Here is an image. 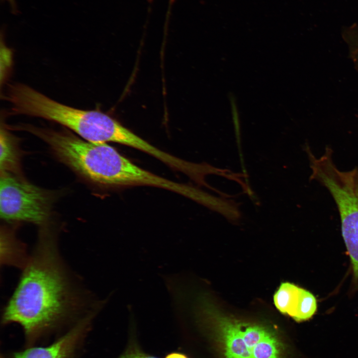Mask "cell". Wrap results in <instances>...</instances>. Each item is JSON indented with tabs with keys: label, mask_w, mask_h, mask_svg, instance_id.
<instances>
[{
	"label": "cell",
	"mask_w": 358,
	"mask_h": 358,
	"mask_svg": "<svg viewBox=\"0 0 358 358\" xmlns=\"http://www.w3.org/2000/svg\"><path fill=\"white\" fill-rule=\"evenodd\" d=\"M86 300L64 266L56 240L42 234L4 308L2 323L19 324L32 341L83 310Z\"/></svg>",
	"instance_id": "obj_1"
},
{
	"label": "cell",
	"mask_w": 358,
	"mask_h": 358,
	"mask_svg": "<svg viewBox=\"0 0 358 358\" xmlns=\"http://www.w3.org/2000/svg\"><path fill=\"white\" fill-rule=\"evenodd\" d=\"M208 313L222 343L225 358H280V343L268 328Z\"/></svg>",
	"instance_id": "obj_2"
},
{
	"label": "cell",
	"mask_w": 358,
	"mask_h": 358,
	"mask_svg": "<svg viewBox=\"0 0 358 358\" xmlns=\"http://www.w3.org/2000/svg\"><path fill=\"white\" fill-rule=\"evenodd\" d=\"M320 183L337 205L342 236L358 279V168L347 171L332 168L323 175Z\"/></svg>",
	"instance_id": "obj_3"
},
{
	"label": "cell",
	"mask_w": 358,
	"mask_h": 358,
	"mask_svg": "<svg viewBox=\"0 0 358 358\" xmlns=\"http://www.w3.org/2000/svg\"><path fill=\"white\" fill-rule=\"evenodd\" d=\"M49 207V198L43 190L3 172L0 180L1 219L41 224L48 218Z\"/></svg>",
	"instance_id": "obj_4"
},
{
	"label": "cell",
	"mask_w": 358,
	"mask_h": 358,
	"mask_svg": "<svg viewBox=\"0 0 358 358\" xmlns=\"http://www.w3.org/2000/svg\"><path fill=\"white\" fill-rule=\"evenodd\" d=\"M94 314L92 311L88 313L51 345L16 352L13 355L12 358H72L88 330Z\"/></svg>",
	"instance_id": "obj_5"
},
{
	"label": "cell",
	"mask_w": 358,
	"mask_h": 358,
	"mask_svg": "<svg viewBox=\"0 0 358 358\" xmlns=\"http://www.w3.org/2000/svg\"><path fill=\"white\" fill-rule=\"evenodd\" d=\"M313 298L309 291L293 283L283 282L275 293L273 300L280 312L295 319L309 309Z\"/></svg>",
	"instance_id": "obj_6"
},
{
	"label": "cell",
	"mask_w": 358,
	"mask_h": 358,
	"mask_svg": "<svg viewBox=\"0 0 358 358\" xmlns=\"http://www.w3.org/2000/svg\"><path fill=\"white\" fill-rule=\"evenodd\" d=\"M29 257L26 255L22 243L14 235L4 230L0 236V263L4 265L12 266L23 268Z\"/></svg>",
	"instance_id": "obj_7"
},
{
	"label": "cell",
	"mask_w": 358,
	"mask_h": 358,
	"mask_svg": "<svg viewBox=\"0 0 358 358\" xmlns=\"http://www.w3.org/2000/svg\"><path fill=\"white\" fill-rule=\"evenodd\" d=\"M0 166L1 171L5 172L15 164L16 155L13 144L8 133L2 128L0 134Z\"/></svg>",
	"instance_id": "obj_8"
},
{
	"label": "cell",
	"mask_w": 358,
	"mask_h": 358,
	"mask_svg": "<svg viewBox=\"0 0 358 358\" xmlns=\"http://www.w3.org/2000/svg\"><path fill=\"white\" fill-rule=\"evenodd\" d=\"M118 358H158L143 352L135 343L131 344Z\"/></svg>",
	"instance_id": "obj_9"
},
{
	"label": "cell",
	"mask_w": 358,
	"mask_h": 358,
	"mask_svg": "<svg viewBox=\"0 0 358 358\" xmlns=\"http://www.w3.org/2000/svg\"><path fill=\"white\" fill-rule=\"evenodd\" d=\"M3 2H6L9 4L11 11L13 13L16 14L18 12L17 7L15 0H1Z\"/></svg>",
	"instance_id": "obj_10"
},
{
	"label": "cell",
	"mask_w": 358,
	"mask_h": 358,
	"mask_svg": "<svg viewBox=\"0 0 358 358\" xmlns=\"http://www.w3.org/2000/svg\"><path fill=\"white\" fill-rule=\"evenodd\" d=\"M165 358H188L185 355L180 353H172L167 355Z\"/></svg>",
	"instance_id": "obj_11"
},
{
	"label": "cell",
	"mask_w": 358,
	"mask_h": 358,
	"mask_svg": "<svg viewBox=\"0 0 358 358\" xmlns=\"http://www.w3.org/2000/svg\"></svg>",
	"instance_id": "obj_12"
}]
</instances>
